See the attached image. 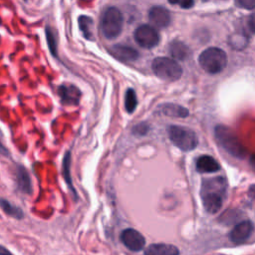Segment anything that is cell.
<instances>
[{
  "instance_id": "83f0119b",
  "label": "cell",
  "mask_w": 255,
  "mask_h": 255,
  "mask_svg": "<svg viewBox=\"0 0 255 255\" xmlns=\"http://www.w3.org/2000/svg\"><path fill=\"white\" fill-rule=\"evenodd\" d=\"M0 255H12L10 251H8L5 247L0 246Z\"/></svg>"
},
{
  "instance_id": "9a60e30c",
  "label": "cell",
  "mask_w": 255,
  "mask_h": 255,
  "mask_svg": "<svg viewBox=\"0 0 255 255\" xmlns=\"http://www.w3.org/2000/svg\"><path fill=\"white\" fill-rule=\"evenodd\" d=\"M158 113L172 118H186L188 117V110L176 104H163L158 107Z\"/></svg>"
},
{
  "instance_id": "8fae6325",
  "label": "cell",
  "mask_w": 255,
  "mask_h": 255,
  "mask_svg": "<svg viewBox=\"0 0 255 255\" xmlns=\"http://www.w3.org/2000/svg\"><path fill=\"white\" fill-rule=\"evenodd\" d=\"M149 22L157 28H165L170 24L171 17L169 11L163 6H152L148 11Z\"/></svg>"
},
{
  "instance_id": "7a4b0ae2",
  "label": "cell",
  "mask_w": 255,
  "mask_h": 255,
  "mask_svg": "<svg viewBox=\"0 0 255 255\" xmlns=\"http://www.w3.org/2000/svg\"><path fill=\"white\" fill-rule=\"evenodd\" d=\"M214 135L218 144L226 152L237 158H243L245 156L246 149L231 128L218 125L214 128Z\"/></svg>"
},
{
  "instance_id": "9c48e42d",
  "label": "cell",
  "mask_w": 255,
  "mask_h": 255,
  "mask_svg": "<svg viewBox=\"0 0 255 255\" xmlns=\"http://www.w3.org/2000/svg\"><path fill=\"white\" fill-rule=\"evenodd\" d=\"M61 103L64 106H78L81 99V91L75 85L62 84L57 89Z\"/></svg>"
},
{
  "instance_id": "4316f807",
  "label": "cell",
  "mask_w": 255,
  "mask_h": 255,
  "mask_svg": "<svg viewBox=\"0 0 255 255\" xmlns=\"http://www.w3.org/2000/svg\"><path fill=\"white\" fill-rule=\"evenodd\" d=\"M0 153L3 154V155H8L9 154L8 149L5 147V145L1 141H0Z\"/></svg>"
},
{
  "instance_id": "603a6c76",
  "label": "cell",
  "mask_w": 255,
  "mask_h": 255,
  "mask_svg": "<svg viewBox=\"0 0 255 255\" xmlns=\"http://www.w3.org/2000/svg\"><path fill=\"white\" fill-rule=\"evenodd\" d=\"M172 5H177L183 9H189L193 7L194 0H167Z\"/></svg>"
},
{
  "instance_id": "cb8c5ba5",
  "label": "cell",
  "mask_w": 255,
  "mask_h": 255,
  "mask_svg": "<svg viewBox=\"0 0 255 255\" xmlns=\"http://www.w3.org/2000/svg\"><path fill=\"white\" fill-rule=\"evenodd\" d=\"M235 4L243 9L252 10L255 8V0H235Z\"/></svg>"
},
{
  "instance_id": "8992f818",
  "label": "cell",
  "mask_w": 255,
  "mask_h": 255,
  "mask_svg": "<svg viewBox=\"0 0 255 255\" xmlns=\"http://www.w3.org/2000/svg\"><path fill=\"white\" fill-rule=\"evenodd\" d=\"M151 69L157 78L167 82L177 81L182 75V68L177 61L167 57H157L153 59Z\"/></svg>"
},
{
  "instance_id": "ba28073f",
  "label": "cell",
  "mask_w": 255,
  "mask_h": 255,
  "mask_svg": "<svg viewBox=\"0 0 255 255\" xmlns=\"http://www.w3.org/2000/svg\"><path fill=\"white\" fill-rule=\"evenodd\" d=\"M121 241L130 251H139L145 245L144 237L135 229L127 228L121 233Z\"/></svg>"
},
{
  "instance_id": "f1b7e54d",
  "label": "cell",
  "mask_w": 255,
  "mask_h": 255,
  "mask_svg": "<svg viewBox=\"0 0 255 255\" xmlns=\"http://www.w3.org/2000/svg\"><path fill=\"white\" fill-rule=\"evenodd\" d=\"M250 164L252 165L253 169H255V154H253V155L250 157Z\"/></svg>"
},
{
  "instance_id": "3957f363",
  "label": "cell",
  "mask_w": 255,
  "mask_h": 255,
  "mask_svg": "<svg viewBox=\"0 0 255 255\" xmlns=\"http://www.w3.org/2000/svg\"><path fill=\"white\" fill-rule=\"evenodd\" d=\"M199 66L208 74L215 75L224 70L227 65L226 53L217 47H209L198 57Z\"/></svg>"
},
{
  "instance_id": "f546056e",
  "label": "cell",
  "mask_w": 255,
  "mask_h": 255,
  "mask_svg": "<svg viewBox=\"0 0 255 255\" xmlns=\"http://www.w3.org/2000/svg\"><path fill=\"white\" fill-rule=\"evenodd\" d=\"M25 1H26V0H25Z\"/></svg>"
},
{
  "instance_id": "44dd1931",
  "label": "cell",
  "mask_w": 255,
  "mask_h": 255,
  "mask_svg": "<svg viewBox=\"0 0 255 255\" xmlns=\"http://www.w3.org/2000/svg\"><path fill=\"white\" fill-rule=\"evenodd\" d=\"M0 206L6 214H8L12 217H15V218H22L23 217V212L19 207L12 205L10 202H8L7 200H5L3 198L0 199Z\"/></svg>"
},
{
  "instance_id": "4fadbf2b",
  "label": "cell",
  "mask_w": 255,
  "mask_h": 255,
  "mask_svg": "<svg viewBox=\"0 0 255 255\" xmlns=\"http://www.w3.org/2000/svg\"><path fill=\"white\" fill-rule=\"evenodd\" d=\"M144 255H179V250L171 244L154 243L145 248Z\"/></svg>"
},
{
  "instance_id": "277c9868",
  "label": "cell",
  "mask_w": 255,
  "mask_h": 255,
  "mask_svg": "<svg viewBox=\"0 0 255 255\" xmlns=\"http://www.w3.org/2000/svg\"><path fill=\"white\" fill-rule=\"evenodd\" d=\"M123 25L124 17L117 7H108L103 12L100 21V28L105 38L109 40L117 38L123 30Z\"/></svg>"
},
{
  "instance_id": "52a82bcc",
  "label": "cell",
  "mask_w": 255,
  "mask_h": 255,
  "mask_svg": "<svg viewBox=\"0 0 255 255\" xmlns=\"http://www.w3.org/2000/svg\"><path fill=\"white\" fill-rule=\"evenodd\" d=\"M134 41L138 46L144 49H151L159 42V34L157 30L150 25H140L133 33Z\"/></svg>"
},
{
  "instance_id": "6da1fadb",
  "label": "cell",
  "mask_w": 255,
  "mask_h": 255,
  "mask_svg": "<svg viewBox=\"0 0 255 255\" xmlns=\"http://www.w3.org/2000/svg\"><path fill=\"white\" fill-rule=\"evenodd\" d=\"M227 181L223 176H214L202 180L200 195L204 209L211 214L219 211L226 197Z\"/></svg>"
},
{
  "instance_id": "ac0fdd59",
  "label": "cell",
  "mask_w": 255,
  "mask_h": 255,
  "mask_svg": "<svg viewBox=\"0 0 255 255\" xmlns=\"http://www.w3.org/2000/svg\"><path fill=\"white\" fill-rule=\"evenodd\" d=\"M79 28L83 36L88 40L94 39V21L91 17L87 15H81L78 18Z\"/></svg>"
},
{
  "instance_id": "2e32d148",
  "label": "cell",
  "mask_w": 255,
  "mask_h": 255,
  "mask_svg": "<svg viewBox=\"0 0 255 255\" xmlns=\"http://www.w3.org/2000/svg\"><path fill=\"white\" fill-rule=\"evenodd\" d=\"M16 180L18 188L23 192L30 194L32 192V184L28 171L22 165H19L16 169Z\"/></svg>"
},
{
  "instance_id": "e0dca14e",
  "label": "cell",
  "mask_w": 255,
  "mask_h": 255,
  "mask_svg": "<svg viewBox=\"0 0 255 255\" xmlns=\"http://www.w3.org/2000/svg\"><path fill=\"white\" fill-rule=\"evenodd\" d=\"M169 53L175 61H184L189 54V48L183 42L174 40L169 44Z\"/></svg>"
},
{
  "instance_id": "d4e9b609",
  "label": "cell",
  "mask_w": 255,
  "mask_h": 255,
  "mask_svg": "<svg viewBox=\"0 0 255 255\" xmlns=\"http://www.w3.org/2000/svg\"><path fill=\"white\" fill-rule=\"evenodd\" d=\"M147 131V128L145 125L143 124H139L137 125L136 127H134L133 128V133H135L136 135H142V134H145Z\"/></svg>"
},
{
  "instance_id": "d6986e66",
  "label": "cell",
  "mask_w": 255,
  "mask_h": 255,
  "mask_svg": "<svg viewBox=\"0 0 255 255\" xmlns=\"http://www.w3.org/2000/svg\"><path fill=\"white\" fill-rule=\"evenodd\" d=\"M70 167H71V153H70V151H67L63 158V176H64V179L66 180L68 186L72 190V192L75 194V196H77L76 190H75V188L73 186V182H72Z\"/></svg>"
},
{
  "instance_id": "5bb4252c",
  "label": "cell",
  "mask_w": 255,
  "mask_h": 255,
  "mask_svg": "<svg viewBox=\"0 0 255 255\" xmlns=\"http://www.w3.org/2000/svg\"><path fill=\"white\" fill-rule=\"evenodd\" d=\"M196 170L200 173L216 172L220 169L219 163L210 155H201L196 159Z\"/></svg>"
},
{
  "instance_id": "7c38bea8",
  "label": "cell",
  "mask_w": 255,
  "mask_h": 255,
  "mask_svg": "<svg viewBox=\"0 0 255 255\" xmlns=\"http://www.w3.org/2000/svg\"><path fill=\"white\" fill-rule=\"evenodd\" d=\"M110 52L115 58L123 62L135 61L138 57V53L135 49L127 45H122V44H117L113 46Z\"/></svg>"
},
{
  "instance_id": "30bf717a",
  "label": "cell",
  "mask_w": 255,
  "mask_h": 255,
  "mask_svg": "<svg viewBox=\"0 0 255 255\" xmlns=\"http://www.w3.org/2000/svg\"><path fill=\"white\" fill-rule=\"evenodd\" d=\"M253 231V223L250 220H244L236 224L229 233V239L234 244H241L245 242Z\"/></svg>"
},
{
  "instance_id": "5b68a950",
  "label": "cell",
  "mask_w": 255,
  "mask_h": 255,
  "mask_svg": "<svg viewBox=\"0 0 255 255\" xmlns=\"http://www.w3.org/2000/svg\"><path fill=\"white\" fill-rule=\"evenodd\" d=\"M167 133L170 141L182 151H190L198 144V137L195 131L182 126H169Z\"/></svg>"
},
{
  "instance_id": "7402d4cb",
  "label": "cell",
  "mask_w": 255,
  "mask_h": 255,
  "mask_svg": "<svg viewBox=\"0 0 255 255\" xmlns=\"http://www.w3.org/2000/svg\"><path fill=\"white\" fill-rule=\"evenodd\" d=\"M45 33H46V40H47V43H48V47H49V50H50L51 54L54 57H58L57 41H56L55 32L51 29V27L47 26L46 29H45Z\"/></svg>"
},
{
  "instance_id": "ffe728a7",
  "label": "cell",
  "mask_w": 255,
  "mask_h": 255,
  "mask_svg": "<svg viewBox=\"0 0 255 255\" xmlns=\"http://www.w3.org/2000/svg\"><path fill=\"white\" fill-rule=\"evenodd\" d=\"M137 105V99L135 92L132 89H128L125 95V109L128 114L133 113Z\"/></svg>"
},
{
  "instance_id": "484cf974",
  "label": "cell",
  "mask_w": 255,
  "mask_h": 255,
  "mask_svg": "<svg viewBox=\"0 0 255 255\" xmlns=\"http://www.w3.org/2000/svg\"><path fill=\"white\" fill-rule=\"evenodd\" d=\"M248 26H249V29L251 30V32L255 34V12L253 14H251V16L249 17Z\"/></svg>"
}]
</instances>
